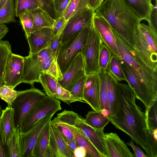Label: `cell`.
I'll list each match as a JSON object with an SVG mask.
<instances>
[{"mask_svg":"<svg viewBox=\"0 0 157 157\" xmlns=\"http://www.w3.org/2000/svg\"><path fill=\"white\" fill-rule=\"evenodd\" d=\"M116 90L115 117L110 121L142 147L148 157H157V136L149 131L145 113L136 104L133 90L118 80Z\"/></svg>","mask_w":157,"mask_h":157,"instance_id":"obj_1","label":"cell"},{"mask_svg":"<svg viewBox=\"0 0 157 157\" xmlns=\"http://www.w3.org/2000/svg\"><path fill=\"white\" fill-rule=\"evenodd\" d=\"M95 14L104 18L124 42L134 49L137 29L142 20L122 0H105Z\"/></svg>","mask_w":157,"mask_h":157,"instance_id":"obj_2","label":"cell"},{"mask_svg":"<svg viewBox=\"0 0 157 157\" xmlns=\"http://www.w3.org/2000/svg\"><path fill=\"white\" fill-rule=\"evenodd\" d=\"M113 31L120 58L132 68L141 82L146 87L153 100H157V72L147 67L134 50Z\"/></svg>","mask_w":157,"mask_h":157,"instance_id":"obj_3","label":"cell"},{"mask_svg":"<svg viewBox=\"0 0 157 157\" xmlns=\"http://www.w3.org/2000/svg\"><path fill=\"white\" fill-rule=\"evenodd\" d=\"M134 50L147 67L157 72V29L152 24L139 25Z\"/></svg>","mask_w":157,"mask_h":157,"instance_id":"obj_4","label":"cell"},{"mask_svg":"<svg viewBox=\"0 0 157 157\" xmlns=\"http://www.w3.org/2000/svg\"><path fill=\"white\" fill-rule=\"evenodd\" d=\"M17 92L16 98L10 105H8L13 110L15 128L20 129L31 112L47 95L41 90L34 87Z\"/></svg>","mask_w":157,"mask_h":157,"instance_id":"obj_5","label":"cell"},{"mask_svg":"<svg viewBox=\"0 0 157 157\" xmlns=\"http://www.w3.org/2000/svg\"><path fill=\"white\" fill-rule=\"evenodd\" d=\"M50 47L38 52L31 54L24 57V64L21 83H28L32 87L39 82L41 73L46 72L54 60Z\"/></svg>","mask_w":157,"mask_h":157,"instance_id":"obj_6","label":"cell"},{"mask_svg":"<svg viewBox=\"0 0 157 157\" xmlns=\"http://www.w3.org/2000/svg\"><path fill=\"white\" fill-rule=\"evenodd\" d=\"M91 27L84 28L65 41L60 42L56 59L62 74L67 69L76 56L82 52Z\"/></svg>","mask_w":157,"mask_h":157,"instance_id":"obj_7","label":"cell"},{"mask_svg":"<svg viewBox=\"0 0 157 157\" xmlns=\"http://www.w3.org/2000/svg\"><path fill=\"white\" fill-rule=\"evenodd\" d=\"M102 40L94 25L91 27L83 45L82 53L86 74L99 73V57Z\"/></svg>","mask_w":157,"mask_h":157,"instance_id":"obj_8","label":"cell"},{"mask_svg":"<svg viewBox=\"0 0 157 157\" xmlns=\"http://www.w3.org/2000/svg\"><path fill=\"white\" fill-rule=\"evenodd\" d=\"M61 109L60 102L58 99L46 95L26 118L20 129V133L28 132L41 120L49 115L54 114Z\"/></svg>","mask_w":157,"mask_h":157,"instance_id":"obj_9","label":"cell"},{"mask_svg":"<svg viewBox=\"0 0 157 157\" xmlns=\"http://www.w3.org/2000/svg\"><path fill=\"white\" fill-rule=\"evenodd\" d=\"M94 10L88 6L81 13L70 18L60 36V42H63L75 35L85 28L94 25Z\"/></svg>","mask_w":157,"mask_h":157,"instance_id":"obj_10","label":"cell"},{"mask_svg":"<svg viewBox=\"0 0 157 157\" xmlns=\"http://www.w3.org/2000/svg\"><path fill=\"white\" fill-rule=\"evenodd\" d=\"M119 60L127 82L133 90L136 98L144 104L146 108L150 107L156 101L153 100L146 87L141 82L132 68L121 58Z\"/></svg>","mask_w":157,"mask_h":157,"instance_id":"obj_11","label":"cell"},{"mask_svg":"<svg viewBox=\"0 0 157 157\" xmlns=\"http://www.w3.org/2000/svg\"><path fill=\"white\" fill-rule=\"evenodd\" d=\"M75 126L96 147L102 157H109L105 142L104 129L93 128L88 124L85 119L79 115L76 120Z\"/></svg>","mask_w":157,"mask_h":157,"instance_id":"obj_12","label":"cell"},{"mask_svg":"<svg viewBox=\"0 0 157 157\" xmlns=\"http://www.w3.org/2000/svg\"><path fill=\"white\" fill-rule=\"evenodd\" d=\"M54 115H50L42 119L28 132L20 133L19 157H33V150L40 133L51 120Z\"/></svg>","mask_w":157,"mask_h":157,"instance_id":"obj_13","label":"cell"},{"mask_svg":"<svg viewBox=\"0 0 157 157\" xmlns=\"http://www.w3.org/2000/svg\"><path fill=\"white\" fill-rule=\"evenodd\" d=\"M86 75L83 56L80 52L62 74V79L58 81L62 87L69 91L81 77Z\"/></svg>","mask_w":157,"mask_h":157,"instance_id":"obj_14","label":"cell"},{"mask_svg":"<svg viewBox=\"0 0 157 157\" xmlns=\"http://www.w3.org/2000/svg\"><path fill=\"white\" fill-rule=\"evenodd\" d=\"M83 97L85 102L94 111L100 112V79L98 73L86 74Z\"/></svg>","mask_w":157,"mask_h":157,"instance_id":"obj_15","label":"cell"},{"mask_svg":"<svg viewBox=\"0 0 157 157\" xmlns=\"http://www.w3.org/2000/svg\"><path fill=\"white\" fill-rule=\"evenodd\" d=\"M24 64V57L12 53L6 66L3 84L14 89L21 83Z\"/></svg>","mask_w":157,"mask_h":157,"instance_id":"obj_16","label":"cell"},{"mask_svg":"<svg viewBox=\"0 0 157 157\" xmlns=\"http://www.w3.org/2000/svg\"><path fill=\"white\" fill-rule=\"evenodd\" d=\"M94 25L103 43L113 55L120 58L115 37L112 28L103 17L94 14Z\"/></svg>","mask_w":157,"mask_h":157,"instance_id":"obj_17","label":"cell"},{"mask_svg":"<svg viewBox=\"0 0 157 157\" xmlns=\"http://www.w3.org/2000/svg\"><path fill=\"white\" fill-rule=\"evenodd\" d=\"M53 36L52 28H45L32 33L26 38L29 47V53H37L50 47Z\"/></svg>","mask_w":157,"mask_h":157,"instance_id":"obj_18","label":"cell"},{"mask_svg":"<svg viewBox=\"0 0 157 157\" xmlns=\"http://www.w3.org/2000/svg\"><path fill=\"white\" fill-rule=\"evenodd\" d=\"M104 137L109 157H135L116 133H105Z\"/></svg>","mask_w":157,"mask_h":157,"instance_id":"obj_19","label":"cell"},{"mask_svg":"<svg viewBox=\"0 0 157 157\" xmlns=\"http://www.w3.org/2000/svg\"><path fill=\"white\" fill-rule=\"evenodd\" d=\"M79 116L72 111L64 110L58 113L56 117L51 121L50 123L66 136L74 140L72 128Z\"/></svg>","mask_w":157,"mask_h":157,"instance_id":"obj_20","label":"cell"},{"mask_svg":"<svg viewBox=\"0 0 157 157\" xmlns=\"http://www.w3.org/2000/svg\"><path fill=\"white\" fill-rule=\"evenodd\" d=\"M15 130L13 110L8 105L0 118V135L4 145H7Z\"/></svg>","mask_w":157,"mask_h":157,"instance_id":"obj_21","label":"cell"},{"mask_svg":"<svg viewBox=\"0 0 157 157\" xmlns=\"http://www.w3.org/2000/svg\"><path fill=\"white\" fill-rule=\"evenodd\" d=\"M142 21L151 24V14L154 5L151 0H122Z\"/></svg>","mask_w":157,"mask_h":157,"instance_id":"obj_22","label":"cell"},{"mask_svg":"<svg viewBox=\"0 0 157 157\" xmlns=\"http://www.w3.org/2000/svg\"><path fill=\"white\" fill-rule=\"evenodd\" d=\"M30 11L34 18L32 33L45 28H53L55 20L42 8L39 7Z\"/></svg>","mask_w":157,"mask_h":157,"instance_id":"obj_23","label":"cell"},{"mask_svg":"<svg viewBox=\"0 0 157 157\" xmlns=\"http://www.w3.org/2000/svg\"><path fill=\"white\" fill-rule=\"evenodd\" d=\"M109 120L115 118L116 109V84L117 80L108 71H105Z\"/></svg>","mask_w":157,"mask_h":157,"instance_id":"obj_24","label":"cell"},{"mask_svg":"<svg viewBox=\"0 0 157 157\" xmlns=\"http://www.w3.org/2000/svg\"><path fill=\"white\" fill-rule=\"evenodd\" d=\"M51 121L45 125L40 133L33 150V157H45L49 144Z\"/></svg>","mask_w":157,"mask_h":157,"instance_id":"obj_25","label":"cell"},{"mask_svg":"<svg viewBox=\"0 0 157 157\" xmlns=\"http://www.w3.org/2000/svg\"><path fill=\"white\" fill-rule=\"evenodd\" d=\"M74 140L78 146H81L86 150L88 157H102L96 147L75 125L72 128Z\"/></svg>","mask_w":157,"mask_h":157,"instance_id":"obj_26","label":"cell"},{"mask_svg":"<svg viewBox=\"0 0 157 157\" xmlns=\"http://www.w3.org/2000/svg\"><path fill=\"white\" fill-rule=\"evenodd\" d=\"M11 44L7 40L0 41V86L3 85L5 68L12 53Z\"/></svg>","mask_w":157,"mask_h":157,"instance_id":"obj_27","label":"cell"},{"mask_svg":"<svg viewBox=\"0 0 157 157\" xmlns=\"http://www.w3.org/2000/svg\"><path fill=\"white\" fill-rule=\"evenodd\" d=\"M85 120L88 124L99 129H104L110 121L108 117L103 116L100 112L95 111H89L86 115Z\"/></svg>","mask_w":157,"mask_h":157,"instance_id":"obj_28","label":"cell"},{"mask_svg":"<svg viewBox=\"0 0 157 157\" xmlns=\"http://www.w3.org/2000/svg\"><path fill=\"white\" fill-rule=\"evenodd\" d=\"M89 0H70L63 16L67 22L89 6Z\"/></svg>","mask_w":157,"mask_h":157,"instance_id":"obj_29","label":"cell"},{"mask_svg":"<svg viewBox=\"0 0 157 157\" xmlns=\"http://www.w3.org/2000/svg\"><path fill=\"white\" fill-rule=\"evenodd\" d=\"M58 81L46 72H42L39 77L40 82L47 96L54 97L56 93Z\"/></svg>","mask_w":157,"mask_h":157,"instance_id":"obj_30","label":"cell"},{"mask_svg":"<svg viewBox=\"0 0 157 157\" xmlns=\"http://www.w3.org/2000/svg\"><path fill=\"white\" fill-rule=\"evenodd\" d=\"M14 0H7L0 10V23L16 22Z\"/></svg>","mask_w":157,"mask_h":157,"instance_id":"obj_31","label":"cell"},{"mask_svg":"<svg viewBox=\"0 0 157 157\" xmlns=\"http://www.w3.org/2000/svg\"><path fill=\"white\" fill-rule=\"evenodd\" d=\"M19 17L26 39L32 33L34 21L33 15L30 11L25 9Z\"/></svg>","mask_w":157,"mask_h":157,"instance_id":"obj_32","label":"cell"},{"mask_svg":"<svg viewBox=\"0 0 157 157\" xmlns=\"http://www.w3.org/2000/svg\"><path fill=\"white\" fill-rule=\"evenodd\" d=\"M107 70L110 72L118 81H125L127 82L119 59L114 55L112 56Z\"/></svg>","mask_w":157,"mask_h":157,"instance_id":"obj_33","label":"cell"},{"mask_svg":"<svg viewBox=\"0 0 157 157\" xmlns=\"http://www.w3.org/2000/svg\"><path fill=\"white\" fill-rule=\"evenodd\" d=\"M20 129H15L7 144L8 157H19Z\"/></svg>","mask_w":157,"mask_h":157,"instance_id":"obj_34","label":"cell"},{"mask_svg":"<svg viewBox=\"0 0 157 157\" xmlns=\"http://www.w3.org/2000/svg\"><path fill=\"white\" fill-rule=\"evenodd\" d=\"M98 74L100 79V110L103 109H105L109 111L105 71H101Z\"/></svg>","mask_w":157,"mask_h":157,"instance_id":"obj_35","label":"cell"},{"mask_svg":"<svg viewBox=\"0 0 157 157\" xmlns=\"http://www.w3.org/2000/svg\"><path fill=\"white\" fill-rule=\"evenodd\" d=\"M54 97L68 104L77 101L85 102L82 100L72 95L69 91L62 87L58 81L57 83L56 93Z\"/></svg>","mask_w":157,"mask_h":157,"instance_id":"obj_36","label":"cell"},{"mask_svg":"<svg viewBox=\"0 0 157 157\" xmlns=\"http://www.w3.org/2000/svg\"><path fill=\"white\" fill-rule=\"evenodd\" d=\"M112 55L110 50L102 41L99 57V65L100 71H105L108 70Z\"/></svg>","mask_w":157,"mask_h":157,"instance_id":"obj_37","label":"cell"},{"mask_svg":"<svg viewBox=\"0 0 157 157\" xmlns=\"http://www.w3.org/2000/svg\"><path fill=\"white\" fill-rule=\"evenodd\" d=\"M148 130L157 128V101L150 107L146 108L145 112Z\"/></svg>","mask_w":157,"mask_h":157,"instance_id":"obj_38","label":"cell"},{"mask_svg":"<svg viewBox=\"0 0 157 157\" xmlns=\"http://www.w3.org/2000/svg\"><path fill=\"white\" fill-rule=\"evenodd\" d=\"M15 16L19 17L25 9L31 10L40 7L37 0H14Z\"/></svg>","mask_w":157,"mask_h":157,"instance_id":"obj_39","label":"cell"},{"mask_svg":"<svg viewBox=\"0 0 157 157\" xmlns=\"http://www.w3.org/2000/svg\"><path fill=\"white\" fill-rule=\"evenodd\" d=\"M45 157H62L57 146L51 123L49 144Z\"/></svg>","mask_w":157,"mask_h":157,"instance_id":"obj_40","label":"cell"},{"mask_svg":"<svg viewBox=\"0 0 157 157\" xmlns=\"http://www.w3.org/2000/svg\"><path fill=\"white\" fill-rule=\"evenodd\" d=\"M51 125L57 146L62 157H72L65 145L60 132L58 128L51 124Z\"/></svg>","mask_w":157,"mask_h":157,"instance_id":"obj_41","label":"cell"},{"mask_svg":"<svg viewBox=\"0 0 157 157\" xmlns=\"http://www.w3.org/2000/svg\"><path fill=\"white\" fill-rule=\"evenodd\" d=\"M17 91L4 84L0 86V98L10 105L16 97Z\"/></svg>","mask_w":157,"mask_h":157,"instance_id":"obj_42","label":"cell"},{"mask_svg":"<svg viewBox=\"0 0 157 157\" xmlns=\"http://www.w3.org/2000/svg\"><path fill=\"white\" fill-rule=\"evenodd\" d=\"M86 75L81 77L69 91L74 96L83 101V90Z\"/></svg>","mask_w":157,"mask_h":157,"instance_id":"obj_43","label":"cell"},{"mask_svg":"<svg viewBox=\"0 0 157 157\" xmlns=\"http://www.w3.org/2000/svg\"><path fill=\"white\" fill-rule=\"evenodd\" d=\"M40 8H42L53 19H56L54 0H37Z\"/></svg>","mask_w":157,"mask_h":157,"instance_id":"obj_44","label":"cell"},{"mask_svg":"<svg viewBox=\"0 0 157 157\" xmlns=\"http://www.w3.org/2000/svg\"><path fill=\"white\" fill-rule=\"evenodd\" d=\"M67 23L63 16L55 20V22L52 29L53 37L61 35Z\"/></svg>","mask_w":157,"mask_h":157,"instance_id":"obj_45","label":"cell"},{"mask_svg":"<svg viewBox=\"0 0 157 157\" xmlns=\"http://www.w3.org/2000/svg\"><path fill=\"white\" fill-rule=\"evenodd\" d=\"M70 0H54L56 18L63 16Z\"/></svg>","mask_w":157,"mask_h":157,"instance_id":"obj_46","label":"cell"},{"mask_svg":"<svg viewBox=\"0 0 157 157\" xmlns=\"http://www.w3.org/2000/svg\"><path fill=\"white\" fill-rule=\"evenodd\" d=\"M46 72L58 81L62 78V74L60 70L56 59H54L52 61Z\"/></svg>","mask_w":157,"mask_h":157,"instance_id":"obj_47","label":"cell"},{"mask_svg":"<svg viewBox=\"0 0 157 157\" xmlns=\"http://www.w3.org/2000/svg\"><path fill=\"white\" fill-rule=\"evenodd\" d=\"M61 133L65 145L69 153L71 155L72 157H74V151L75 148L78 147L75 140H73L69 138L62 134L61 132Z\"/></svg>","mask_w":157,"mask_h":157,"instance_id":"obj_48","label":"cell"},{"mask_svg":"<svg viewBox=\"0 0 157 157\" xmlns=\"http://www.w3.org/2000/svg\"><path fill=\"white\" fill-rule=\"evenodd\" d=\"M60 36L53 37L51 41L50 48L54 59H56L58 48L60 42Z\"/></svg>","mask_w":157,"mask_h":157,"instance_id":"obj_49","label":"cell"},{"mask_svg":"<svg viewBox=\"0 0 157 157\" xmlns=\"http://www.w3.org/2000/svg\"><path fill=\"white\" fill-rule=\"evenodd\" d=\"M126 144L130 146L133 149L135 157H148L145 154L139 147H137L134 143L133 140L131 139L130 141L127 143Z\"/></svg>","mask_w":157,"mask_h":157,"instance_id":"obj_50","label":"cell"},{"mask_svg":"<svg viewBox=\"0 0 157 157\" xmlns=\"http://www.w3.org/2000/svg\"><path fill=\"white\" fill-rule=\"evenodd\" d=\"M150 18L151 24L157 29V0H155V4L152 10Z\"/></svg>","mask_w":157,"mask_h":157,"instance_id":"obj_51","label":"cell"},{"mask_svg":"<svg viewBox=\"0 0 157 157\" xmlns=\"http://www.w3.org/2000/svg\"><path fill=\"white\" fill-rule=\"evenodd\" d=\"M74 157H87V154L84 147L78 146L74 151Z\"/></svg>","mask_w":157,"mask_h":157,"instance_id":"obj_52","label":"cell"},{"mask_svg":"<svg viewBox=\"0 0 157 157\" xmlns=\"http://www.w3.org/2000/svg\"><path fill=\"white\" fill-rule=\"evenodd\" d=\"M0 157H8L7 145H4L0 135Z\"/></svg>","mask_w":157,"mask_h":157,"instance_id":"obj_53","label":"cell"},{"mask_svg":"<svg viewBox=\"0 0 157 157\" xmlns=\"http://www.w3.org/2000/svg\"><path fill=\"white\" fill-rule=\"evenodd\" d=\"M104 0H89V6L95 11L103 2Z\"/></svg>","mask_w":157,"mask_h":157,"instance_id":"obj_54","label":"cell"},{"mask_svg":"<svg viewBox=\"0 0 157 157\" xmlns=\"http://www.w3.org/2000/svg\"><path fill=\"white\" fill-rule=\"evenodd\" d=\"M9 31L7 26L3 23H0V41L7 33Z\"/></svg>","mask_w":157,"mask_h":157,"instance_id":"obj_55","label":"cell"},{"mask_svg":"<svg viewBox=\"0 0 157 157\" xmlns=\"http://www.w3.org/2000/svg\"><path fill=\"white\" fill-rule=\"evenodd\" d=\"M100 113L105 117H107L109 118L110 116V113L109 111L106 109H103L100 111Z\"/></svg>","mask_w":157,"mask_h":157,"instance_id":"obj_56","label":"cell"},{"mask_svg":"<svg viewBox=\"0 0 157 157\" xmlns=\"http://www.w3.org/2000/svg\"><path fill=\"white\" fill-rule=\"evenodd\" d=\"M7 0H0V10L3 7Z\"/></svg>","mask_w":157,"mask_h":157,"instance_id":"obj_57","label":"cell"},{"mask_svg":"<svg viewBox=\"0 0 157 157\" xmlns=\"http://www.w3.org/2000/svg\"><path fill=\"white\" fill-rule=\"evenodd\" d=\"M3 110L2 109L1 107L0 103V118L1 117L3 112Z\"/></svg>","mask_w":157,"mask_h":157,"instance_id":"obj_58","label":"cell"},{"mask_svg":"<svg viewBox=\"0 0 157 157\" xmlns=\"http://www.w3.org/2000/svg\"></svg>","mask_w":157,"mask_h":157,"instance_id":"obj_59","label":"cell"}]
</instances>
